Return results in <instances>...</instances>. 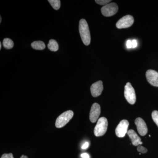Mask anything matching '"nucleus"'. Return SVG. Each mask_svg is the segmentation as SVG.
Here are the masks:
<instances>
[{"mask_svg":"<svg viewBox=\"0 0 158 158\" xmlns=\"http://www.w3.org/2000/svg\"><path fill=\"white\" fill-rule=\"evenodd\" d=\"M79 30L82 41L85 45H89L90 43L91 38L89 27L86 20L81 19L80 21Z\"/></svg>","mask_w":158,"mask_h":158,"instance_id":"1","label":"nucleus"},{"mask_svg":"<svg viewBox=\"0 0 158 158\" xmlns=\"http://www.w3.org/2000/svg\"><path fill=\"white\" fill-rule=\"evenodd\" d=\"M108 120L105 117L99 118L94 129V134L96 137H100L104 135L108 128Z\"/></svg>","mask_w":158,"mask_h":158,"instance_id":"2","label":"nucleus"},{"mask_svg":"<svg viewBox=\"0 0 158 158\" xmlns=\"http://www.w3.org/2000/svg\"><path fill=\"white\" fill-rule=\"evenodd\" d=\"M73 116V112L68 110L62 113L57 118L56 122V127L58 128H62L70 121Z\"/></svg>","mask_w":158,"mask_h":158,"instance_id":"3","label":"nucleus"},{"mask_svg":"<svg viewBox=\"0 0 158 158\" xmlns=\"http://www.w3.org/2000/svg\"><path fill=\"white\" fill-rule=\"evenodd\" d=\"M124 88L125 98L130 104L134 105L135 103L136 100L135 89L129 82L127 83Z\"/></svg>","mask_w":158,"mask_h":158,"instance_id":"4","label":"nucleus"},{"mask_svg":"<svg viewBox=\"0 0 158 158\" xmlns=\"http://www.w3.org/2000/svg\"><path fill=\"white\" fill-rule=\"evenodd\" d=\"M118 11V6L115 3H111L103 6L101 9L102 14L106 17L115 15Z\"/></svg>","mask_w":158,"mask_h":158,"instance_id":"5","label":"nucleus"},{"mask_svg":"<svg viewBox=\"0 0 158 158\" xmlns=\"http://www.w3.org/2000/svg\"><path fill=\"white\" fill-rule=\"evenodd\" d=\"M134 19L131 15H127L120 19L116 23V27L118 29L127 28L132 25Z\"/></svg>","mask_w":158,"mask_h":158,"instance_id":"6","label":"nucleus"},{"mask_svg":"<svg viewBox=\"0 0 158 158\" xmlns=\"http://www.w3.org/2000/svg\"><path fill=\"white\" fill-rule=\"evenodd\" d=\"M129 123L127 120L123 119L120 122L116 128V135L118 138H123L127 133Z\"/></svg>","mask_w":158,"mask_h":158,"instance_id":"7","label":"nucleus"},{"mask_svg":"<svg viewBox=\"0 0 158 158\" xmlns=\"http://www.w3.org/2000/svg\"><path fill=\"white\" fill-rule=\"evenodd\" d=\"M146 77L150 85L158 87V73L152 69L148 70L146 72Z\"/></svg>","mask_w":158,"mask_h":158,"instance_id":"8","label":"nucleus"},{"mask_svg":"<svg viewBox=\"0 0 158 158\" xmlns=\"http://www.w3.org/2000/svg\"><path fill=\"white\" fill-rule=\"evenodd\" d=\"M101 107L100 105L97 103L92 105L90 113V121L92 123H95L97 121L99 116L100 115Z\"/></svg>","mask_w":158,"mask_h":158,"instance_id":"9","label":"nucleus"},{"mask_svg":"<svg viewBox=\"0 0 158 158\" xmlns=\"http://www.w3.org/2000/svg\"><path fill=\"white\" fill-rule=\"evenodd\" d=\"M135 124L137 126V130L139 135L144 136L147 134L148 128L147 125L142 118L138 117L135 120Z\"/></svg>","mask_w":158,"mask_h":158,"instance_id":"10","label":"nucleus"},{"mask_svg":"<svg viewBox=\"0 0 158 158\" xmlns=\"http://www.w3.org/2000/svg\"><path fill=\"white\" fill-rule=\"evenodd\" d=\"M103 90L102 81H99L94 83L90 87V92L94 97H97L101 94Z\"/></svg>","mask_w":158,"mask_h":158,"instance_id":"11","label":"nucleus"},{"mask_svg":"<svg viewBox=\"0 0 158 158\" xmlns=\"http://www.w3.org/2000/svg\"><path fill=\"white\" fill-rule=\"evenodd\" d=\"M127 134L130 139H131L133 145L135 146H138L143 143L141 142V138L134 130H129L127 132Z\"/></svg>","mask_w":158,"mask_h":158,"instance_id":"12","label":"nucleus"},{"mask_svg":"<svg viewBox=\"0 0 158 158\" xmlns=\"http://www.w3.org/2000/svg\"><path fill=\"white\" fill-rule=\"evenodd\" d=\"M31 47L34 49L37 50H43L45 48L46 46L44 42L42 41H34L31 44Z\"/></svg>","mask_w":158,"mask_h":158,"instance_id":"13","label":"nucleus"},{"mask_svg":"<svg viewBox=\"0 0 158 158\" xmlns=\"http://www.w3.org/2000/svg\"><path fill=\"white\" fill-rule=\"evenodd\" d=\"M48 48L52 52H57L59 50V44L56 40L51 39L49 41Z\"/></svg>","mask_w":158,"mask_h":158,"instance_id":"14","label":"nucleus"},{"mask_svg":"<svg viewBox=\"0 0 158 158\" xmlns=\"http://www.w3.org/2000/svg\"><path fill=\"white\" fill-rule=\"evenodd\" d=\"M3 45L5 48L10 49L14 46V42L10 38H6L3 40Z\"/></svg>","mask_w":158,"mask_h":158,"instance_id":"15","label":"nucleus"},{"mask_svg":"<svg viewBox=\"0 0 158 158\" xmlns=\"http://www.w3.org/2000/svg\"><path fill=\"white\" fill-rule=\"evenodd\" d=\"M48 2L55 10H58L60 9L61 6V2L60 0H48Z\"/></svg>","mask_w":158,"mask_h":158,"instance_id":"16","label":"nucleus"},{"mask_svg":"<svg viewBox=\"0 0 158 158\" xmlns=\"http://www.w3.org/2000/svg\"><path fill=\"white\" fill-rule=\"evenodd\" d=\"M152 116L153 120L158 127V111L156 110L153 111Z\"/></svg>","mask_w":158,"mask_h":158,"instance_id":"17","label":"nucleus"},{"mask_svg":"<svg viewBox=\"0 0 158 158\" xmlns=\"http://www.w3.org/2000/svg\"><path fill=\"white\" fill-rule=\"evenodd\" d=\"M111 1L110 0H96L95 2L98 5L105 6L107 5Z\"/></svg>","mask_w":158,"mask_h":158,"instance_id":"18","label":"nucleus"},{"mask_svg":"<svg viewBox=\"0 0 158 158\" xmlns=\"http://www.w3.org/2000/svg\"><path fill=\"white\" fill-rule=\"evenodd\" d=\"M137 150L139 152L142 153H145L148 151L147 148L140 145H138V148H137Z\"/></svg>","mask_w":158,"mask_h":158,"instance_id":"19","label":"nucleus"},{"mask_svg":"<svg viewBox=\"0 0 158 158\" xmlns=\"http://www.w3.org/2000/svg\"><path fill=\"white\" fill-rule=\"evenodd\" d=\"M1 158H14L12 153L4 154L1 157Z\"/></svg>","mask_w":158,"mask_h":158,"instance_id":"20","label":"nucleus"},{"mask_svg":"<svg viewBox=\"0 0 158 158\" xmlns=\"http://www.w3.org/2000/svg\"><path fill=\"white\" fill-rule=\"evenodd\" d=\"M127 47L128 48H132V42L131 40H128L127 42Z\"/></svg>","mask_w":158,"mask_h":158,"instance_id":"21","label":"nucleus"},{"mask_svg":"<svg viewBox=\"0 0 158 158\" xmlns=\"http://www.w3.org/2000/svg\"><path fill=\"white\" fill-rule=\"evenodd\" d=\"M88 146H89V143L88 142H86L82 145V148L83 149H86L88 148Z\"/></svg>","mask_w":158,"mask_h":158,"instance_id":"22","label":"nucleus"},{"mask_svg":"<svg viewBox=\"0 0 158 158\" xmlns=\"http://www.w3.org/2000/svg\"><path fill=\"white\" fill-rule=\"evenodd\" d=\"M81 157L82 158H90V156L87 153H84L81 155Z\"/></svg>","mask_w":158,"mask_h":158,"instance_id":"23","label":"nucleus"},{"mask_svg":"<svg viewBox=\"0 0 158 158\" xmlns=\"http://www.w3.org/2000/svg\"><path fill=\"white\" fill-rule=\"evenodd\" d=\"M132 42L133 48H135L137 46V44H138L137 41H136L135 40H133L132 41Z\"/></svg>","mask_w":158,"mask_h":158,"instance_id":"24","label":"nucleus"},{"mask_svg":"<svg viewBox=\"0 0 158 158\" xmlns=\"http://www.w3.org/2000/svg\"><path fill=\"white\" fill-rule=\"evenodd\" d=\"M20 158H28V157L27 156H24V155H22L21 156V157Z\"/></svg>","mask_w":158,"mask_h":158,"instance_id":"25","label":"nucleus"},{"mask_svg":"<svg viewBox=\"0 0 158 158\" xmlns=\"http://www.w3.org/2000/svg\"><path fill=\"white\" fill-rule=\"evenodd\" d=\"M2 49V43L0 42V50Z\"/></svg>","mask_w":158,"mask_h":158,"instance_id":"26","label":"nucleus"},{"mask_svg":"<svg viewBox=\"0 0 158 158\" xmlns=\"http://www.w3.org/2000/svg\"><path fill=\"white\" fill-rule=\"evenodd\" d=\"M2 18L1 16H0V23H2Z\"/></svg>","mask_w":158,"mask_h":158,"instance_id":"27","label":"nucleus"}]
</instances>
